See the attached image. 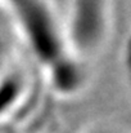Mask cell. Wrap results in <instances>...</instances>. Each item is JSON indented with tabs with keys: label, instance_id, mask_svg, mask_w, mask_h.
Listing matches in <instances>:
<instances>
[{
	"label": "cell",
	"instance_id": "cell-2",
	"mask_svg": "<svg viewBox=\"0 0 131 133\" xmlns=\"http://www.w3.org/2000/svg\"><path fill=\"white\" fill-rule=\"evenodd\" d=\"M107 3H70L63 32L75 58L94 57L104 46L111 30V9Z\"/></svg>",
	"mask_w": 131,
	"mask_h": 133
},
{
	"label": "cell",
	"instance_id": "cell-1",
	"mask_svg": "<svg viewBox=\"0 0 131 133\" xmlns=\"http://www.w3.org/2000/svg\"><path fill=\"white\" fill-rule=\"evenodd\" d=\"M19 27L26 43L30 45L40 63L46 65L50 79L76 66V59L68 50L60 17L43 3L13 4Z\"/></svg>",
	"mask_w": 131,
	"mask_h": 133
}]
</instances>
